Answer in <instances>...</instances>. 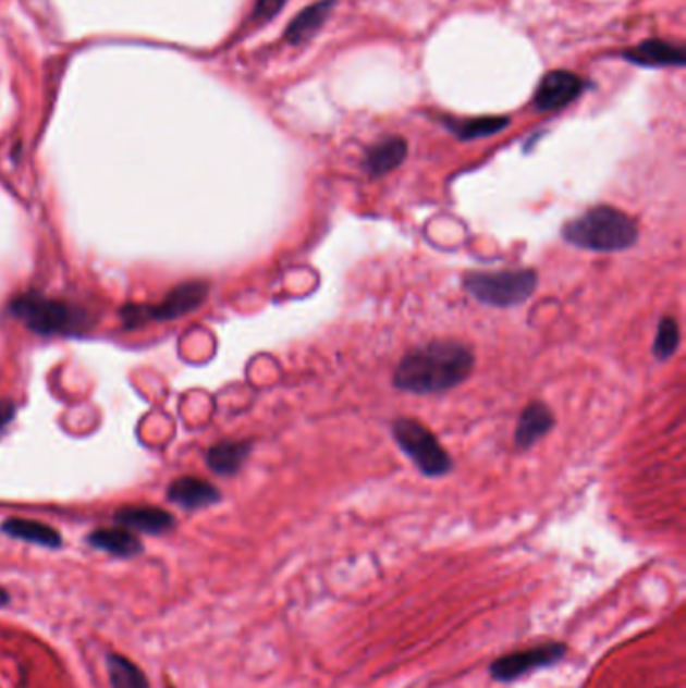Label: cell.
Segmentation results:
<instances>
[{"label":"cell","instance_id":"2e32d148","mask_svg":"<svg viewBox=\"0 0 686 688\" xmlns=\"http://www.w3.org/2000/svg\"><path fill=\"white\" fill-rule=\"evenodd\" d=\"M332 7H334V0H318L315 4L306 7L303 13L289 25L286 40L292 45H301L304 40L313 39L318 28L322 27L324 21L329 19Z\"/></svg>","mask_w":686,"mask_h":688},{"label":"cell","instance_id":"8992f818","mask_svg":"<svg viewBox=\"0 0 686 688\" xmlns=\"http://www.w3.org/2000/svg\"><path fill=\"white\" fill-rule=\"evenodd\" d=\"M566 644L562 642H541L528 649L514 650L489 664V676L498 683H514L540 668L554 666L566 656Z\"/></svg>","mask_w":686,"mask_h":688},{"label":"cell","instance_id":"ac0fdd59","mask_svg":"<svg viewBox=\"0 0 686 688\" xmlns=\"http://www.w3.org/2000/svg\"><path fill=\"white\" fill-rule=\"evenodd\" d=\"M449 132L462 142H471L479 137H489L495 133H502L510 125V118L505 115H488V118H471V120H443Z\"/></svg>","mask_w":686,"mask_h":688},{"label":"cell","instance_id":"7402d4cb","mask_svg":"<svg viewBox=\"0 0 686 688\" xmlns=\"http://www.w3.org/2000/svg\"><path fill=\"white\" fill-rule=\"evenodd\" d=\"M14 413H16V407H14L13 401L0 398V435L4 433V429L9 427V423L13 421Z\"/></svg>","mask_w":686,"mask_h":688},{"label":"cell","instance_id":"5b68a950","mask_svg":"<svg viewBox=\"0 0 686 688\" xmlns=\"http://www.w3.org/2000/svg\"><path fill=\"white\" fill-rule=\"evenodd\" d=\"M393 439L399 450L409 457L422 476L443 477L453 469V459L439 443L436 433L421 421L401 417L393 423Z\"/></svg>","mask_w":686,"mask_h":688},{"label":"cell","instance_id":"52a82bcc","mask_svg":"<svg viewBox=\"0 0 686 688\" xmlns=\"http://www.w3.org/2000/svg\"><path fill=\"white\" fill-rule=\"evenodd\" d=\"M584 91V81L569 71H552L540 81L534 94V107L538 111H560L569 106Z\"/></svg>","mask_w":686,"mask_h":688},{"label":"cell","instance_id":"7c38bea8","mask_svg":"<svg viewBox=\"0 0 686 688\" xmlns=\"http://www.w3.org/2000/svg\"><path fill=\"white\" fill-rule=\"evenodd\" d=\"M634 65L640 66H683L685 65V51L666 40L650 39L633 47L624 53Z\"/></svg>","mask_w":686,"mask_h":688},{"label":"cell","instance_id":"ba28073f","mask_svg":"<svg viewBox=\"0 0 686 688\" xmlns=\"http://www.w3.org/2000/svg\"><path fill=\"white\" fill-rule=\"evenodd\" d=\"M210 286L206 282H184L180 286H175L172 292H168V296H163V300L156 306H146L147 318L149 320H173V318L185 317L194 310H198L199 306L206 303Z\"/></svg>","mask_w":686,"mask_h":688},{"label":"cell","instance_id":"9a60e30c","mask_svg":"<svg viewBox=\"0 0 686 688\" xmlns=\"http://www.w3.org/2000/svg\"><path fill=\"white\" fill-rule=\"evenodd\" d=\"M250 451L246 441H222L208 451V467L218 476H234L246 464Z\"/></svg>","mask_w":686,"mask_h":688},{"label":"cell","instance_id":"e0dca14e","mask_svg":"<svg viewBox=\"0 0 686 688\" xmlns=\"http://www.w3.org/2000/svg\"><path fill=\"white\" fill-rule=\"evenodd\" d=\"M89 543L97 550L118 557L137 556L144 545L133 536L132 531L121 528H101L89 533Z\"/></svg>","mask_w":686,"mask_h":688},{"label":"cell","instance_id":"603a6c76","mask_svg":"<svg viewBox=\"0 0 686 688\" xmlns=\"http://www.w3.org/2000/svg\"><path fill=\"white\" fill-rule=\"evenodd\" d=\"M9 600H11V598H9V592L0 588V606H7V604H9Z\"/></svg>","mask_w":686,"mask_h":688},{"label":"cell","instance_id":"30bf717a","mask_svg":"<svg viewBox=\"0 0 686 688\" xmlns=\"http://www.w3.org/2000/svg\"><path fill=\"white\" fill-rule=\"evenodd\" d=\"M115 521L123 528L146 531V533H166L175 526L170 512L154 505H127L115 512Z\"/></svg>","mask_w":686,"mask_h":688},{"label":"cell","instance_id":"8fae6325","mask_svg":"<svg viewBox=\"0 0 686 688\" xmlns=\"http://www.w3.org/2000/svg\"><path fill=\"white\" fill-rule=\"evenodd\" d=\"M168 500L184 509H199L220 502V491L201 477H180L168 488Z\"/></svg>","mask_w":686,"mask_h":688},{"label":"cell","instance_id":"277c9868","mask_svg":"<svg viewBox=\"0 0 686 688\" xmlns=\"http://www.w3.org/2000/svg\"><path fill=\"white\" fill-rule=\"evenodd\" d=\"M9 310L37 334H71L81 331L83 327L81 310L61 300L47 298L39 292H25L14 296Z\"/></svg>","mask_w":686,"mask_h":688},{"label":"cell","instance_id":"ffe728a7","mask_svg":"<svg viewBox=\"0 0 686 688\" xmlns=\"http://www.w3.org/2000/svg\"><path fill=\"white\" fill-rule=\"evenodd\" d=\"M678 344H681L678 322L673 317L662 318L659 322V329H657V339L652 344V355L664 363L676 355Z\"/></svg>","mask_w":686,"mask_h":688},{"label":"cell","instance_id":"7a4b0ae2","mask_svg":"<svg viewBox=\"0 0 686 688\" xmlns=\"http://www.w3.org/2000/svg\"><path fill=\"white\" fill-rule=\"evenodd\" d=\"M562 236L567 244L590 251H622L633 248L638 239V224L630 213L614 206H596L569 220Z\"/></svg>","mask_w":686,"mask_h":688},{"label":"cell","instance_id":"6da1fadb","mask_svg":"<svg viewBox=\"0 0 686 688\" xmlns=\"http://www.w3.org/2000/svg\"><path fill=\"white\" fill-rule=\"evenodd\" d=\"M474 369L476 355L467 344L431 341L401 358L393 374V384L399 391L413 395H437L460 386L469 379Z\"/></svg>","mask_w":686,"mask_h":688},{"label":"cell","instance_id":"d6986e66","mask_svg":"<svg viewBox=\"0 0 686 688\" xmlns=\"http://www.w3.org/2000/svg\"><path fill=\"white\" fill-rule=\"evenodd\" d=\"M107 673L111 688H149L142 668L121 654L107 656Z\"/></svg>","mask_w":686,"mask_h":688},{"label":"cell","instance_id":"cb8c5ba5","mask_svg":"<svg viewBox=\"0 0 686 688\" xmlns=\"http://www.w3.org/2000/svg\"><path fill=\"white\" fill-rule=\"evenodd\" d=\"M170 688H172V687H170Z\"/></svg>","mask_w":686,"mask_h":688},{"label":"cell","instance_id":"3957f363","mask_svg":"<svg viewBox=\"0 0 686 688\" xmlns=\"http://www.w3.org/2000/svg\"><path fill=\"white\" fill-rule=\"evenodd\" d=\"M538 272L531 268L469 272L463 277V288L481 305L514 308L524 305L538 288Z\"/></svg>","mask_w":686,"mask_h":688},{"label":"cell","instance_id":"5bb4252c","mask_svg":"<svg viewBox=\"0 0 686 688\" xmlns=\"http://www.w3.org/2000/svg\"><path fill=\"white\" fill-rule=\"evenodd\" d=\"M0 530L4 531L7 536H11L14 540H23V542L37 543V545H45V548H59L61 545V533L42 524V521H35V519H25V517H11L7 519Z\"/></svg>","mask_w":686,"mask_h":688},{"label":"cell","instance_id":"4fadbf2b","mask_svg":"<svg viewBox=\"0 0 686 688\" xmlns=\"http://www.w3.org/2000/svg\"><path fill=\"white\" fill-rule=\"evenodd\" d=\"M409 153V146L403 137L399 135H391V137H384L379 144L370 147L367 151V159H365V170L372 175V177H381L387 173L396 170L405 158Z\"/></svg>","mask_w":686,"mask_h":688},{"label":"cell","instance_id":"44dd1931","mask_svg":"<svg viewBox=\"0 0 686 688\" xmlns=\"http://www.w3.org/2000/svg\"><path fill=\"white\" fill-rule=\"evenodd\" d=\"M284 4H286V0H258L256 9H254V19H258V21L274 19L282 11Z\"/></svg>","mask_w":686,"mask_h":688},{"label":"cell","instance_id":"9c48e42d","mask_svg":"<svg viewBox=\"0 0 686 688\" xmlns=\"http://www.w3.org/2000/svg\"><path fill=\"white\" fill-rule=\"evenodd\" d=\"M554 427V413L550 410L546 403L534 401L519 415V421H517V427H515V445L519 450H529L540 439L546 438Z\"/></svg>","mask_w":686,"mask_h":688}]
</instances>
